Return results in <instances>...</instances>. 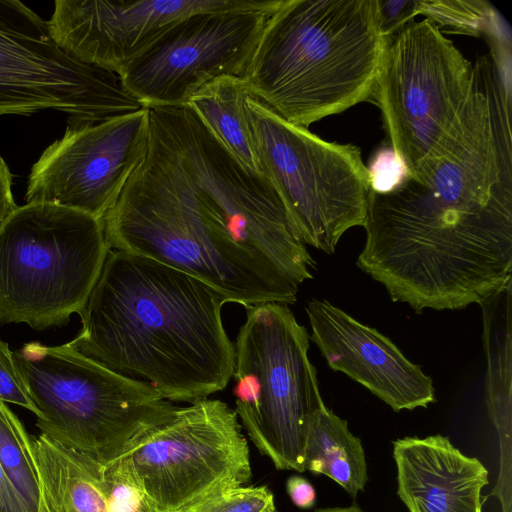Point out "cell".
<instances>
[{"label":"cell","instance_id":"1","mask_svg":"<svg viewBox=\"0 0 512 512\" xmlns=\"http://www.w3.org/2000/svg\"><path fill=\"white\" fill-rule=\"evenodd\" d=\"M225 298L201 280L151 258L110 249L68 342L82 355L146 383L170 402L223 390L235 347L222 322Z\"/></svg>","mask_w":512,"mask_h":512},{"label":"cell","instance_id":"2","mask_svg":"<svg viewBox=\"0 0 512 512\" xmlns=\"http://www.w3.org/2000/svg\"><path fill=\"white\" fill-rule=\"evenodd\" d=\"M363 227L357 266L417 313L480 304L512 280V194L484 199L408 176L370 190Z\"/></svg>","mask_w":512,"mask_h":512},{"label":"cell","instance_id":"3","mask_svg":"<svg viewBox=\"0 0 512 512\" xmlns=\"http://www.w3.org/2000/svg\"><path fill=\"white\" fill-rule=\"evenodd\" d=\"M103 224L111 249L185 272L226 302L247 308L297 301L299 286L244 246L201 203L177 153L151 119L148 153Z\"/></svg>","mask_w":512,"mask_h":512},{"label":"cell","instance_id":"4","mask_svg":"<svg viewBox=\"0 0 512 512\" xmlns=\"http://www.w3.org/2000/svg\"><path fill=\"white\" fill-rule=\"evenodd\" d=\"M387 42L376 0H282L242 77L252 96L307 128L373 97Z\"/></svg>","mask_w":512,"mask_h":512},{"label":"cell","instance_id":"5","mask_svg":"<svg viewBox=\"0 0 512 512\" xmlns=\"http://www.w3.org/2000/svg\"><path fill=\"white\" fill-rule=\"evenodd\" d=\"M13 359L37 410L41 434L107 465L177 406L150 385L122 376L68 343H28Z\"/></svg>","mask_w":512,"mask_h":512},{"label":"cell","instance_id":"6","mask_svg":"<svg viewBox=\"0 0 512 512\" xmlns=\"http://www.w3.org/2000/svg\"><path fill=\"white\" fill-rule=\"evenodd\" d=\"M110 249L103 220L49 203L17 206L0 227V323L66 325L84 308Z\"/></svg>","mask_w":512,"mask_h":512},{"label":"cell","instance_id":"7","mask_svg":"<svg viewBox=\"0 0 512 512\" xmlns=\"http://www.w3.org/2000/svg\"><path fill=\"white\" fill-rule=\"evenodd\" d=\"M246 312L234 344L235 411L277 469L302 473L308 427L324 404L308 357L310 336L286 304L261 303Z\"/></svg>","mask_w":512,"mask_h":512},{"label":"cell","instance_id":"8","mask_svg":"<svg viewBox=\"0 0 512 512\" xmlns=\"http://www.w3.org/2000/svg\"><path fill=\"white\" fill-rule=\"evenodd\" d=\"M246 114L262 175L276 191L294 236L327 254L364 225L371 190L361 149L328 142L249 95Z\"/></svg>","mask_w":512,"mask_h":512},{"label":"cell","instance_id":"9","mask_svg":"<svg viewBox=\"0 0 512 512\" xmlns=\"http://www.w3.org/2000/svg\"><path fill=\"white\" fill-rule=\"evenodd\" d=\"M201 203L248 249L300 286L316 262L292 233L266 177L243 165L188 106L151 108Z\"/></svg>","mask_w":512,"mask_h":512},{"label":"cell","instance_id":"10","mask_svg":"<svg viewBox=\"0 0 512 512\" xmlns=\"http://www.w3.org/2000/svg\"><path fill=\"white\" fill-rule=\"evenodd\" d=\"M472 81L473 64L426 18L387 42L373 97L389 144L410 177L447 140Z\"/></svg>","mask_w":512,"mask_h":512},{"label":"cell","instance_id":"11","mask_svg":"<svg viewBox=\"0 0 512 512\" xmlns=\"http://www.w3.org/2000/svg\"><path fill=\"white\" fill-rule=\"evenodd\" d=\"M142 108L119 74L67 54L33 9L0 0V116L52 109L75 127Z\"/></svg>","mask_w":512,"mask_h":512},{"label":"cell","instance_id":"12","mask_svg":"<svg viewBox=\"0 0 512 512\" xmlns=\"http://www.w3.org/2000/svg\"><path fill=\"white\" fill-rule=\"evenodd\" d=\"M282 0H232L169 26L120 72L146 108L185 106L206 84L242 76L263 28Z\"/></svg>","mask_w":512,"mask_h":512},{"label":"cell","instance_id":"13","mask_svg":"<svg viewBox=\"0 0 512 512\" xmlns=\"http://www.w3.org/2000/svg\"><path fill=\"white\" fill-rule=\"evenodd\" d=\"M156 512H179L216 488L252 477L235 410L218 399L176 407L127 453Z\"/></svg>","mask_w":512,"mask_h":512},{"label":"cell","instance_id":"14","mask_svg":"<svg viewBox=\"0 0 512 512\" xmlns=\"http://www.w3.org/2000/svg\"><path fill=\"white\" fill-rule=\"evenodd\" d=\"M150 142V110L85 126H68L28 175L26 203H49L103 220L144 161Z\"/></svg>","mask_w":512,"mask_h":512},{"label":"cell","instance_id":"15","mask_svg":"<svg viewBox=\"0 0 512 512\" xmlns=\"http://www.w3.org/2000/svg\"><path fill=\"white\" fill-rule=\"evenodd\" d=\"M232 0H56L50 36L77 60L117 74L169 26Z\"/></svg>","mask_w":512,"mask_h":512},{"label":"cell","instance_id":"16","mask_svg":"<svg viewBox=\"0 0 512 512\" xmlns=\"http://www.w3.org/2000/svg\"><path fill=\"white\" fill-rule=\"evenodd\" d=\"M316 344L328 366L367 388L395 412L436 401L432 378L385 335L326 299L305 308Z\"/></svg>","mask_w":512,"mask_h":512},{"label":"cell","instance_id":"17","mask_svg":"<svg viewBox=\"0 0 512 512\" xmlns=\"http://www.w3.org/2000/svg\"><path fill=\"white\" fill-rule=\"evenodd\" d=\"M397 495L409 512H482L488 470L448 437H404L392 442Z\"/></svg>","mask_w":512,"mask_h":512},{"label":"cell","instance_id":"18","mask_svg":"<svg viewBox=\"0 0 512 512\" xmlns=\"http://www.w3.org/2000/svg\"><path fill=\"white\" fill-rule=\"evenodd\" d=\"M486 355V405L499 440V473L490 496L512 507V280L479 304Z\"/></svg>","mask_w":512,"mask_h":512},{"label":"cell","instance_id":"19","mask_svg":"<svg viewBox=\"0 0 512 512\" xmlns=\"http://www.w3.org/2000/svg\"><path fill=\"white\" fill-rule=\"evenodd\" d=\"M39 512H111L104 466L40 434L33 437Z\"/></svg>","mask_w":512,"mask_h":512},{"label":"cell","instance_id":"20","mask_svg":"<svg viewBox=\"0 0 512 512\" xmlns=\"http://www.w3.org/2000/svg\"><path fill=\"white\" fill-rule=\"evenodd\" d=\"M304 468L315 475H326L352 498L368 481L367 462L361 440L348 429L347 421L323 404L310 421Z\"/></svg>","mask_w":512,"mask_h":512},{"label":"cell","instance_id":"21","mask_svg":"<svg viewBox=\"0 0 512 512\" xmlns=\"http://www.w3.org/2000/svg\"><path fill=\"white\" fill-rule=\"evenodd\" d=\"M249 95L242 76H224L198 90L186 105L243 165L262 174L246 114Z\"/></svg>","mask_w":512,"mask_h":512},{"label":"cell","instance_id":"22","mask_svg":"<svg viewBox=\"0 0 512 512\" xmlns=\"http://www.w3.org/2000/svg\"><path fill=\"white\" fill-rule=\"evenodd\" d=\"M0 460L27 512L40 511V479L33 437L0 400Z\"/></svg>","mask_w":512,"mask_h":512},{"label":"cell","instance_id":"23","mask_svg":"<svg viewBox=\"0 0 512 512\" xmlns=\"http://www.w3.org/2000/svg\"><path fill=\"white\" fill-rule=\"evenodd\" d=\"M417 13L442 33L475 37L487 35L497 22L494 7L483 0H417Z\"/></svg>","mask_w":512,"mask_h":512},{"label":"cell","instance_id":"24","mask_svg":"<svg viewBox=\"0 0 512 512\" xmlns=\"http://www.w3.org/2000/svg\"><path fill=\"white\" fill-rule=\"evenodd\" d=\"M179 512H279L267 486L227 484Z\"/></svg>","mask_w":512,"mask_h":512},{"label":"cell","instance_id":"25","mask_svg":"<svg viewBox=\"0 0 512 512\" xmlns=\"http://www.w3.org/2000/svg\"><path fill=\"white\" fill-rule=\"evenodd\" d=\"M104 474L111 512H156L127 455L105 465Z\"/></svg>","mask_w":512,"mask_h":512},{"label":"cell","instance_id":"26","mask_svg":"<svg viewBox=\"0 0 512 512\" xmlns=\"http://www.w3.org/2000/svg\"><path fill=\"white\" fill-rule=\"evenodd\" d=\"M367 170L371 190L376 193H386L395 189L409 176L390 144L374 153Z\"/></svg>","mask_w":512,"mask_h":512},{"label":"cell","instance_id":"27","mask_svg":"<svg viewBox=\"0 0 512 512\" xmlns=\"http://www.w3.org/2000/svg\"><path fill=\"white\" fill-rule=\"evenodd\" d=\"M0 400L19 405L33 414L37 410L33 405L26 386L13 359V351L8 343L0 339Z\"/></svg>","mask_w":512,"mask_h":512},{"label":"cell","instance_id":"28","mask_svg":"<svg viewBox=\"0 0 512 512\" xmlns=\"http://www.w3.org/2000/svg\"><path fill=\"white\" fill-rule=\"evenodd\" d=\"M376 4L380 29L387 41L418 15L417 0H376Z\"/></svg>","mask_w":512,"mask_h":512},{"label":"cell","instance_id":"29","mask_svg":"<svg viewBox=\"0 0 512 512\" xmlns=\"http://www.w3.org/2000/svg\"><path fill=\"white\" fill-rule=\"evenodd\" d=\"M286 491L293 504L301 509H310L316 503L314 486L302 476H290L286 481Z\"/></svg>","mask_w":512,"mask_h":512},{"label":"cell","instance_id":"30","mask_svg":"<svg viewBox=\"0 0 512 512\" xmlns=\"http://www.w3.org/2000/svg\"><path fill=\"white\" fill-rule=\"evenodd\" d=\"M17 206L12 193V173L0 156V227Z\"/></svg>","mask_w":512,"mask_h":512},{"label":"cell","instance_id":"31","mask_svg":"<svg viewBox=\"0 0 512 512\" xmlns=\"http://www.w3.org/2000/svg\"><path fill=\"white\" fill-rule=\"evenodd\" d=\"M0 512H27L0 460Z\"/></svg>","mask_w":512,"mask_h":512},{"label":"cell","instance_id":"32","mask_svg":"<svg viewBox=\"0 0 512 512\" xmlns=\"http://www.w3.org/2000/svg\"><path fill=\"white\" fill-rule=\"evenodd\" d=\"M314 512H364L356 503L348 507L316 509Z\"/></svg>","mask_w":512,"mask_h":512}]
</instances>
